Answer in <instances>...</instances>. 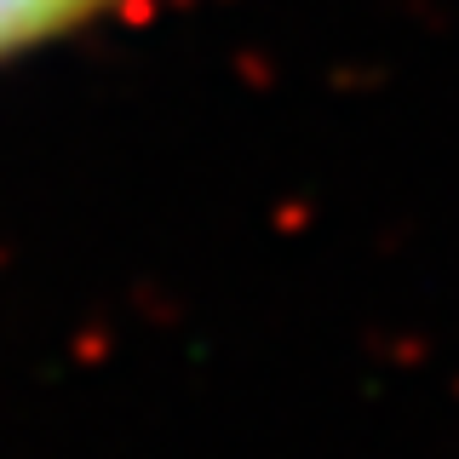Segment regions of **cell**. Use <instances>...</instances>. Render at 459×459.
I'll list each match as a JSON object with an SVG mask.
<instances>
[{
  "instance_id": "6da1fadb",
  "label": "cell",
  "mask_w": 459,
  "mask_h": 459,
  "mask_svg": "<svg viewBox=\"0 0 459 459\" xmlns=\"http://www.w3.org/2000/svg\"><path fill=\"white\" fill-rule=\"evenodd\" d=\"M133 0H0V69L98 29Z\"/></svg>"
}]
</instances>
